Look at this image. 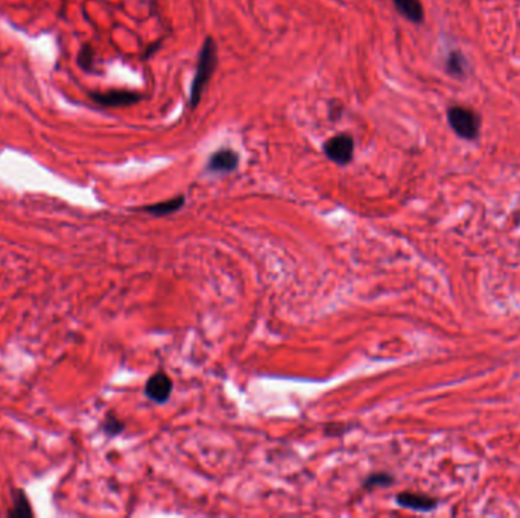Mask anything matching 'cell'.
<instances>
[{
	"label": "cell",
	"mask_w": 520,
	"mask_h": 518,
	"mask_svg": "<svg viewBox=\"0 0 520 518\" xmlns=\"http://www.w3.org/2000/svg\"><path fill=\"white\" fill-rule=\"evenodd\" d=\"M237 168H239V154L233 149H219L207 161V170L212 174H232Z\"/></svg>",
	"instance_id": "6"
},
{
	"label": "cell",
	"mask_w": 520,
	"mask_h": 518,
	"mask_svg": "<svg viewBox=\"0 0 520 518\" xmlns=\"http://www.w3.org/2000/svg\"><path fill=\"white\" fill-rule=\"evenodd\" d=\"M392 482H394V479H392V476L388 475V472H374V475L368 476L364 480L362 486L365 489H373L376 486H389Z\"/></svg>",
	"instance_id": "11"
},
{
	"label": "cell",
	"mask_w": 520,
	"mask_h": 518,
	"mask_svg": "<svg viewBox=\"0 0 520 518\" xmlns=\"http://www.w3.org/2000/svg\"><path fill=\"white\" fill-rule=\"evenodd\" d=\"M90 99L105 108H122L139 104L143 96L133 90H108V92H90Z\"/></svg>",
	"instance_id": "4"
},
{
	"label": "cell",
	"mask_w": 520,
	"mask_h": 518,
	"mask_svg": "<svg viewBox=\"0 0 520 518\" xmlns=\"http://www.w3.org/2000/svg\"><path fill=\"white\" fill-rule=\"evenodd\" d=\"M400 15L413 23H422L425 19V10L420 0H391Z\"/></svg>",
	"instance_id": "9"
},
{
	"label": "cell",
	"mask_w": 520,
	"mask_h": 518,
	"mask_svg": "<svg viewBox=\"0 0 520 518\" xmlns=\"http://www.w3.org/2000/svg\"><path fill=\"white\" fill-rule=\"evenodd\" d=\"M216 66H218V46H216L215 39L208 35V37H206L203 46H201L199 49L195 76L190 86V93H189L190 110H195V108L199 105L206 88L210 83V79L213 78Z\"/></svg>",
	"instance_id": "1"
},
{
	"label": "cell",
	"mask_w": 520,
	"mask_h": 518,
	"mask_svg": "<svg viewBox=\"0 0 520 518\" xmlns=\"http://www.w3.org/2000/svg\"><path fill=\"white\" fill-rule=\"evenodd\" d=\"M78 66L86 71V74H93L95 71V49L91 44L86 43L78 52Z\"/></svg>",
	"instance_id": "10"
},
{
	"label": "cell",
	"mask_w": 520,
	"mask_h": 518,
	"mask_svg": "<svg viewBox=\"0 0 520 518\" xmlns=\"http://www.w3.org/2000/svg\"><path fill=\"white\" fill-rule=\"evenodd\" d=\"M451 128L464 140H474L479 134L478 114L464 107H452L447 111Z\"/></svg>",
	"instance_id": "2"
},
{
	"label": "cell",
	"mask_w": 520,
	"mask_h": 518,
	"mask_svg": "<svg viewBox=\"0 0 520 518\" xmlns=\"http://www.w3.org/2000/svg\"><path fill=\"white\" fill-rule=\"evenodd\" d=\"M124 423H121L117 420L116 416L113 415H108L107 420L104 423V430L108 433V435H119L122 430H124Z\"/></svg>",
	"instance_id": "14"
},
{
	"label": "cell",
	"mask_w": 520,
	"mask_h": 518,
	"mask_svg": "<svg viewBox=\"0 0 520 518\" xmlns=\"http://www.w3.org/2000/svg\"><path fill=\"white\" fill-rule=\"evenodd\" d=\"M396 503L401 507L413 509V511H417V512H431L438 505L436 500L432 497L415 494V493H408V491H405V493H400L396 497Z\"/></svg>",
	"instance_id": "7"
},
{
	"label": "cell",
	"mask_w": 520,
	"mask_h": 518,
	"mask_svg": "<svg viewBox=\"0 0 520 518\" xmlns=\"http://www.w3.org/2000/svg\"><path fill=\"white\" fill-rule=\"evenodd\" d=\"M185 204H186V196L178 195L175 198L168 199V201L157 203L154 205L142 207L140 210L145 212V213H148V214H152L155 217H163V216H169L172 213H177L178 210H181L182 207H185Z\"/></svg>",
	"instance_id": "8"
},
{
	"label": "cell",
	"mask_w": 520,
	"mask_h": 518,
	"mask_svg": "<svg viewBox=\"0 0 520 518\" xmlns=\"http://www.w3.org/2000/svg\"><path fill=\"white\" fill-rule=\"evenodd\" d=\"M323 151L324 156L335 165L347 166L350 165L354 156V139L350 134H338L324 143Z\"/></svg>",
	"instance_id": "3"
},
{
	"label": "cell",
	"mask_w": 520,
	"mask_h": 518,
	"mask_svg": "<svg viewBox=\"0 0 520 518\" xmlns=\"http://www.w3.org/2000/svg\"><path fill=\"white\" fill-rule=\"evenodd\" d=\"M172 390H173L172 380L166 372H163V371L155 372V374L151 376L145 385L146 397L157 404L166 403L169 397L172 395Z\"/></svg>",
	"instance_id": "5"
},
{
	"label": "cell",
	"mask_w": 520,
	"mask_h": 518,
	"mask_svg": "<svg viewBox=\"0 0 520 518\" xmlns=\"http://www.w3.org/2000/svg\"><path fill=\"white\" fill-rule=\"evenodd\" d=\"M11 515H18V517H25V515H32V511L29 507V503L25 497V493H18V496L14 500V509L11 511Z\"/></svg>",
	"instance_id": "13"
},
{
	"label": "cell",
	"mask_w": 520,
	"mask_h": 518,
	"mask_svg": "<svg viewBox=\"0 0 520 518\" xmlns=\"http://www.w3.org/2000/svg\"><path fill=\"white\" fill-rule=\"evenodd\" d=\"M465 69V60L458 52H452L447 58V70L453 76H462Z\"/></svg>",
	"instance_id": "12"
}]
</instances>
